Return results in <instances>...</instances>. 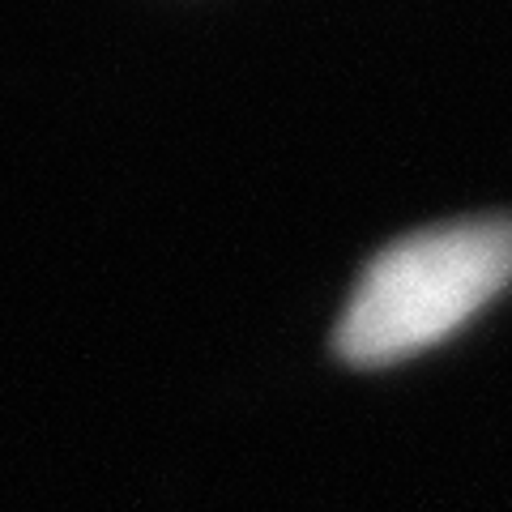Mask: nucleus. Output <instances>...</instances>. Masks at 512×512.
Segmentation results:
<instances>
[{
  "label": "nucleus",
  "mask_w": 512,
  "mask_h": 512,
  "mask_svg": "<svg viewBox=\"0 0 512 512\" xmlns=\"http://www.w3.org/2000/svg\"><path fill=\"white\" fill-rule=\"evenodd\" d=\"M512 282V218H474L410 235L350 295L338 350L350 363H397L440 342Z\"/></svg>",
  "instance_id": "f257e3e1"
}]
</instances>
